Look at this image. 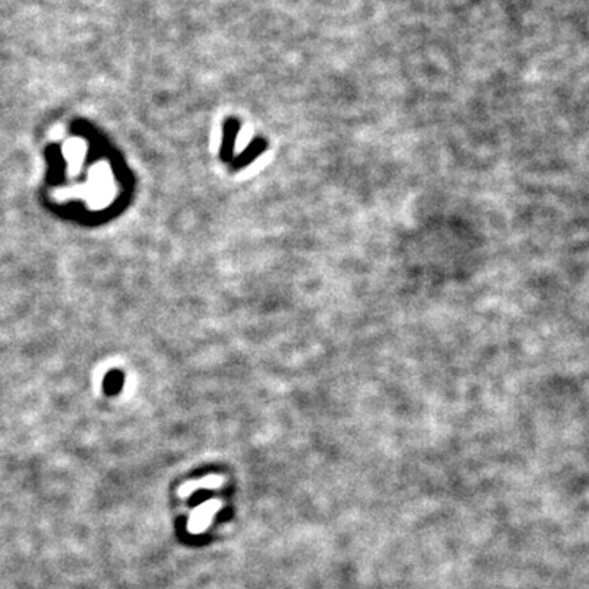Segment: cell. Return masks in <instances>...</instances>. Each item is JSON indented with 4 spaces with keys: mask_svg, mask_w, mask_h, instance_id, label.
I'll return each mask as SVG.
<instances>
[{
    "mask_svg": "<svg viewBox=\"0 0 589 589\" xmlns=\"http://www.w3.org/2000/svg\"><path fill=\"white\" fill-rule=\"evenodd\" d=\"M121 373L113 372L110 373V377L107 378V383H105V390H107L110 395H115V393L121 388Z\"/></svg>",
    "mask_w": 589,
    "mask_h": 589,
    "instance_id": "obj_1",
    "label": "cell"
}]
</instances>
